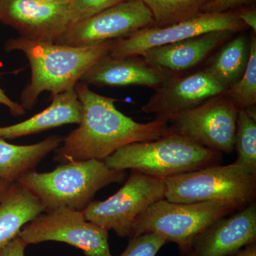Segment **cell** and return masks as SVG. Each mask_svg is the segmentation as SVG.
I'll use <instances>...</instances> for the list:
<instances>
[{
	"label": "cell",
	"mask_w": 256,
	"mask_h": 256,
	"mask_svg": "<svg viewBox=\"0 0 256 256\" xmlns=\"http://www.w3.org/2000/svg\"><path fill=\"white\" fill-rule=\"evenodd\" d=\"M0 104L6 106L9 109L12 116L14 117H20L26 114V110L23 108L21 104H18L10 99L1 88H0Z\"/></svg>",
	"instance_id": "29"
},
{
	"label": "cell",
	"mask_w": 256,
	"mask_h": 256,
	"mask_svg": "<svg viewBox=\"0 0 256 256\" xmlns=\"http://www.w3.org/2000/svg\"><path fill=\"white\" fill-rule=\"evenodd\" d=\"M38 1L50 3V4H68L70 0H38Z\"/></svg>",
	"instance_id": "32"
},
{
	"label": "cell",
	"mask_w": 256,
	"mask_h": 256,
	"mask_svg": "<svg viewBox=\"0 0 256 256\" xmlns=\"http://www.w3.org/2000/svg\"><path fill=\"white\" fill-rule=\"evenodd\" d=\"M234 150L237 154L234 163L256 175V120L244 110H238Z\"/></svg>",
	"instance_id": "22"
},
{
	"label": "cell",
	"mask_w": 256,
	"mask_h": 256,
	"mask_svg": "<svg viewBox=\"0 0 256 256\" xmlns=\"http://www.w3.org/2000/svg\"><path fill=\"white\" fill-rule=\"evenodd\" d=\"M237 16L242 20L248 28H252V32L256 34V4L245 6L236 10Z\"/></svg>",
	"instance_id": "28"
},
{
	"label": "cell",
	"mask_w": 256,
	"mask_h": 256,
	"mask_svg": "<svg viewBox=\"0 0 256 256\" xmlns=\"http://www.w3.org/2000/svg\"><path fill=\"white\" fill-rule=\"evenodd\" d=\"M154 18L153 26L161 28L196 18L214 0H142Z\"/></svg>",
	"instance_id": "21"
},
{
	"label": "cell",
	"mask_w": 256,
	"mask_h": 256,
	"mask_svg": "<svg viewBox=\"0 0 256 256\" xmlns=\"http://www.w3.org/2000/svg\"><path fill=\"white\" fill-rule=\"evenodd\" d=\"M28 246L18 236L8 244L0 247V256H25V249Z\"/></svg>",
	"instance_id": "27"
},
{
	"label": "cell",
	"mask_w": 256,
	"mask_h": 256,
	"mask_svg": "<svg viewBox=\"0 0 256 256\" xmlns=\"http://www.w3.org/2000/svg\"><path fill=\"white\" fill-rule=\"evenodd\" d=\"M124 171L98 160L68 162L52 171L28 172L18 178L44 206L45 212L68 207L82 212L101 188L124 180Z\"/></svg>",
	"instance_id": "3"
},
{
	"label": "cell",
	"mask_w": 256,
	"mask_h": 256,
	"mask_svg": "<svg viewBox=\"0 0 256 256\" xmlns=\"http://www.w3.org/2000/svg\"><path fill=\"white\" fill-rule=\"evenodd\" d=\"M28 245L46 242H64L85 256H112L108 230L89 222L82 212L68 207L44 212L18 234Z\"/></svg>",
	"instance_id": "8"
},
{
	"label": "cell",
	"mask_w": 256,
	"mask_h": 256,
	"mask_svg": "<svg viewBox=\"0 0 256 256\" xmlns=\"http://www.w3.org/2000/svg\"><path fill=\"white\" fill-rule=\"evenodd\" d=\"M236 210L223 204L174 203L163 198L153 203L136 218L130 238L156 234L166 242L176 244L182 255L194 237L205 227Z\"/></svg>",
	"instance_id": "6"
},
{
	"label": "cell",
	"mask_w": 256,
	"mask_h": 256,
	"mask_svg": "<svg viewBox=\"0 0 256 256\" xmlns=\"http://www.w3.org/2000/svg\"><path fill=\"white\" fill-rule=\"evenodd\" d=\"M238 112L223 92L175 116L168 122V130L212 150L232 154Z\"/></svg>",
	"instance_id": "9"
},
{
	"label": "cell",
	"mask_w": 256,
	"mask_h": 256,
	"mask_svg": "<svg viewBox=\"0 0 256 256\" xmlns=\"http://www.w3.org/2000/svg\"><path fill=\"white\" fill-rule=\"evenodd\" d=\"M164 180L131 170L118 191L104 201L92 200L82 214L89 222L130 238L136 218L153 203L164 198Z\"/></svg>",
	"instance_id": "7"
},
{
	"label": "cell",
	"mask_w": 256,
	"mask_h": 256,
	"mask_svg": "<svg viewBox=\"0 0 256 256\" xmlns=\"http://www.w3.org/2000/svg\"><path fill=\"white\" fill-rule=\"evenodd\" d=\"M82 106L75 88L52 96L44 110L18 124L0 126V138L14 140L68 124H80Z\"/></svg>",
	"instance_id": "17"
},
{
	"label": "cell",
	"mask_w": 256,
	"mask_h": 256,
	"mask_svg": "<svg viewBox=\"0 0 256 256\" xmlns=\"http://www.w3.org/2000/svg\"><path fill=\"white\" fill-rule=\"evenodd\" d=\"M248 28L237 16L236 11L202 13L196 18L168 26L142 28L114 41L109 55L114 57L140 56L156 47L183 41L207 32L228 30L240 33Z\"/></svg>",
	"instance_id": "11"
},
{
	"label": "cell",
	"mask_w": 256,
	"mask_h": 256,
	"mask_svg": "<svg viewBox=\"0 0 256 256\" xmlns=\"http://www.w3.org/2000/svg\"><path fill=\"white\" fill-rule=\"evenodd\" d=\"M242 33L222 45L202 68L226 89L240 78L248 62L250 42Z\"/></svg>",
	"instance_id": "20"
},
{
	"label": "cell",
	"mask_w": 256,
	"mask_h": 256,
	"mask_svg": "<svg viewBox=\"0 0 256 256\" xmlns=\"http://www.w3.org/2000/svg\"><path fill=\"white\" fill-rule=\"evenodd\" d=\"M45 212L44 206L18 181L0 201V247L18 236L26 224Z\"/></svg>",
	"instance_id": "18"
},
{
	"label": "cell",
	"mask_w": 256,
	"mask_h": 256,
	"mask_svg": "<svg viewBox=\"0 0 256 256\" xmlns=\"http://www.w3.org/2000/svg\"><path fill=\"white\" fill-rule=\"evenodd\" d=\"M226 89L204 69L188 74H173L141 108L146 114L164 122L196 106Z\"/></svg>",
	"instance_id": "12"
},
{
	"label": "cell",
	"mask_w": 256,
	"mask_h": 256,
	"mask_svg": "<svg viewBox=\"0 0 256 256\" xmlns=\"http://www.w3.org/2000/svg\"><path fill=\"white\" fill-rule=\"evenodd\" d=\"M127 1L130 0H70L68 4L70 24Z\"/></svg>",
	"instance_id": "24"
},
{
	"label": "cell",
	"mask_w": 256,
	"mask_h": 256,
	"mask_svg": "<svg viewBox=\"0 0 256 256\" xmlns=\"http://www.w3.org/2000/svg\"><path fill=\"white\" fill-rule=\"evenodd\" d=\"M256 242L255 202L207 226L181 256H229Z\"/></svg>",
	"instance_id": "14"
},
{
	"label": "cell",
	"mask_w": 256,
	"mask_h": 256,
	"mask_svg": "<svg viewBox=\"0 0 256 256\" xmlns=\"http://www.w3.org/2000/svg\"><path fill=\"white\" fill-rule=\"evenodd\" d=\"M256 0H214L206 5L203 13H224L256 4Z\"/></svg>",
	"instance_id": "26"
},
{
	"label": "cell",
	"mask_w": 256,
	"mask_h": 256,
	"mask_svg": "<svg viewBox=\"0 0 256 256\" xmlns=\"http://www.w3.org/2000/svg\"><path fill=\"white\" fill-rule=\"evenodd\" d=\"M229 256H256V242L246 246L235 254Z\"/></svg>",
	"instance_id": "30"
},
{
	"label": "cell",
	"mask_w": 256,
	"mask_h": 256,
	"mask_svg": "<svg viewBox=\"0 0 256 256\" xmlns=\"http://www.w3.org/2000/svg\"><path fill=\"white\" fill-rule=\"evenodd\" d=\"M9 188V184L4 180H0V201Z\"/></svg>",
	"instance_id": "31"
},
{
	"label": "cell",
	"mask_w": 256,
	"mask_h": 256,
	"mask_svg": "<svg viewBox=\"0 0 256 256\" xmlns=\"http://www.w3.org/2000/svg\"><path fill=\"white\" fill-rule=\"evenodd\" d=\"M222 154L170 132L154 140L132 143L120 148L104 160L110 169L136 170L165 178L220 164Z\"/></svg>",
	"instance_id": "4"
},
{
	"label": "cell",
	"mask_w": 256,
	"mask_h": 256,
	"mask_svg": "<svg viewBox=\"0 0 256 256\" xmlns=\"http://www.w3.org/2000/svg\"><path fill=\"white\" fill-rule=\"evenodd\" d=\"M248 62L242 76L224 92L238 110H245L256 104V34L249 37Z\"/></svg>",
	"instance_id": "23"
},
{
	"label": "cell",
	"mask_w": 256,
	"mask_h": 256,
	"mask_svg": "<svg viewBox=\"0 0 256 256\" xmlns=\"http://www.w3.org/2000/svg\"><path fill=\"white\" fill-rule=\"evenodd\" d=\"M116 40L89 46L37 42L24 37L10 38L6 52H23L31 67V80L21 95V106L32 110L44 92L52 96L75 88L86 72L110 53Z\"/></svg>",
	"instance_id": "2"
},
{
	"label": "cell",
	"mask_w": 256,
	"mask_h": 256,
	"mask_svg": "<svg viewBox=\"0 0 256 256\" xmlns=\"http://www.w3.org/2000/svg\"><path fill=\"white\" fill-rule=\"evenodd\" d=\"M63 140L62 136H52L35 144L16 146L0 138V180L18 181L56 151Z\"/></svg>",
	"instance_id": "19"
},
{
	"label": "cell",
	"mask_w": 256,
	"mask_h": 256,
	"mask_svg": "<svg viewBox=\"0 0 256 256\" xmlns=\"http://www.w3.org/2000/svg\"><path fill=\"white\" fill-rule=\"evenodd\" d=\"M236 34L238 33L228 30L207 32L183 41L150 48L143 52L140 56L165 72L182 74L206 62Z\"/></svg>",
	"instance_id": "15"
},
{
	"label": "cell",
	"mask_w": 256,
	"mask_h": 256,
	"mask_svg": "<svg viewBox=\"0 0 256 256\" xmlns=\"http://www.w3.org/2000/svg\"><path fill=\"white\" fill-rule=\"evenodd\" d=\"M172 75L142 56L114 57L108 54L86 72L79 82L96 86H138L154 90Z\"/></svg>",
	"instance_id": "16"
},
{
	"label": "cell",
	"mask_w": 256,
	"mask_h": 256,
	"mask_svg": "<svg viewBox=\"0 0 256 256\" xmlns=\"http://www.w3.org/2000/svg\"><path fill=\"white\" fill-rule=\"evenodd\" d=\"M150 10L142 0H130L68 25L56 44L89 46L124 38L154 25Z\"/></svg>",
	"instance_id": "10"
},
{
	"label": "cell",
	"mask_w": 256,
	"mask_h": 256,
	"mask_svg": "<svg viewBox=\"0 0 256 256\" xmlns=\"http://www.w3.org/2000/svg\"><path fill=\"white\" fill-rule=\"evenodd\" d=\"M75 90L82 106V120L56 150V162L104 161L122 146L159 139L168 132V122L156 118L136 122L118 110V99L96 94L86 84L78 82Z\"/></svg>",
	"instance_id": "1"
},
{
	"label": "cell",
	"mask_w": 256,
	"mask_h": 256,
	"mask_svg": "<svg viewBox=\"0 0 256 256\" xmlns=\"http://www.w3.org/2000/svg\"><path fill=\"white\" fill-rule=\"evenodd\" d=\"M164 182V198L174 203L210 202L239 210L256 202V175L234 162L176 175Z\"/></svg>",
	"instance_id": "5"
},
{
	"label": "cell",
	"mask_w": 256,
	"mask_h": 256,
	"mask_svg": "<svg viewBox=\"0 0 256 256\" xmlns=\"http://www.w3.org/2000/svg\"><path fill=\"white\" fill-rule=\"evenodd\" d=\"M68 4L0 0V22L14 28L24 38L55 43L70 24Z\"/></svg>",
	"instance_id": "13"
},
{
	"label": "cell",
	"mask_w": 256,
	"mask_h": 256,
	"mask_svg": "<svg viewBox=\"0 0 256 256\" xmlns=\"http://www.w3.org/2000/svg\"><path fill=\"white\" fill-rule=\"evenodd\" d=\"M166 244L164 238L156 234H142L130 238L127 247L118 256H156Z\"/></svg>",
	"instance_id": "25"
}]
</instances>
